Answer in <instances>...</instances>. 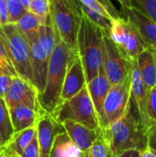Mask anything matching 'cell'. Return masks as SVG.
<instances>
[{"instance_id":"f35d334b","label":"cell","mask_w":156,"mask_h":157,"mask_svg":"<svg viewBox=\"0 0 156 157\" xmlns=\"http://www.w3.org/2000/svg\"><path fill=\"white\" fill-rule=\"evenodd\" d=\"M0 157H6V146H0Z\"/></svg>"},{"instance_id":"60d3db41","label":"cell","mask_w":156,"mask_h":157,"mask_svg":"<svg viewBox=\"0 0 156 157\" xmlns=\"http://www.w3.org/2000/svg\"><path fill=\"white\" fill-rule=\"evenodd\" d=\"M2 145H5V144H3V142H2V140L0 139V146H2Z\"/></svg>"},{"instance_id":"4316f807","label":"cell","mask_w":156,"mask_h":157,"mask_svg":"<svg viewBox=\"0 0 156 157\" xmlns=\"http://www.w3.org/2000/svg\"><path fill=\"white\" fill-rule=\"evenodd\" d=\"M28 10L46 19L51 16V0H31Z\"/></svg>"},{"instance_id":"f546056e","label":"cell","mask_w":156,"mask_h":157,"mask_svg":"<svg viewBox=\"0 0 156 157\" xmlns=\"http://www.w3.org/2000/svg\"><path fill=\"white\" fill-rule=\"evenodd\" d=\"M13 76L5 73L0 74V99L5 101V98L10 88Z\"/></svg>"},{"instance_id":"ac0fdd59","label":"cell","mask_w":156,"mask_h":157,"mask_svg":"<svg viewBox=\"0 0 156 157\" xmlns=\"http://www.w3.org/2000/svg\"><path fill=\"white\" fill-rule=\"evenodd\" d=\"M137 64L142 80L148 92L156 86V63L153 52L146 50L143 51L137 57Z\"/></svg>"},{"instance_id":"277c9868","label":"cell","mask_w":156,"mask_h":157,"mask_svg":"<svg viewBox=\"0 0 156 157\" xmlns=\"http://www.w3.org/2000/svg\"><path fill=\"white\" fill-rule=\"evenodd\" d=\"M58 39L59 37L55 32L50 17L40 26L35 38L29 43L30 47L33 86L38 91L39 96L44 90L49 62Z\"/></svg>"},{"instance_id":"ffe728a7","label":"cell","mask_w":156,"mask_h":157,"mask_svg":"<svg viewBox=\"0 0 156 157\" xmlns=\"http://www.w3.org/2000/svg\"><path fill=\"white\" fill-rule=\"evenodd\" d=\"M82 153L63 132L56 135L50 157H82Z\"/></svg>"},{"instance_id":"d6986e66","label":"cell","mask_w":156,"mask_h":157,"mask_svg":"<svg viewBox=\"0 0 156 157\" xmlns=\"http://www.w3.org/2000/svg\"><path fill=\"white\" fill-rule=\"evenodd\" d=\"M49 17H47L46 19H43L38 17L37 15L33 14L29 10H26L23 13V15L19 17V19L17 21V23L15 24L17 25L21 34L25 37L27 41L29 43L37 35L40 26L44 24Z\"/></svg>"},{"instance_id":"5b68a950","label":"cell","mask_w":156,"mask_h":157,"mask_svg":"<svg viewBox=\"0 0 156 157\" xmlns=\"http://www.w3.org/2000/svg\"><path fill=\"white\" fill-rule=\"evenodd\" d=\"M0 39L17 75L33 85L30 47L15 23L0 24Z\"/></svg>"},{"instance_id":"e575fe53","label":"cell","mask_w":156,"mask_h":157,"mask_svg":"<svg viewBox=\"0 0 156 157\" xmlns=\"http://www.w3.org/2000/svg\"><path fill=\"white\" fill-rule=\"evenodd\" d=\"M141 151L139 150H129L118 155H112V157H140Z\"/></svg>"},{"instance_id":"7402d4cb","label":"cell","mask_w":156,"mask_h":157,"mask_svg":"<svg viewBox=\"0 0 156 157\" xmlns=\"http://www.w3.org/2000/svg\"><path fill=\"white\" fill-rule=\"evenodd\" d=\"M14 134L8 109L3 99H0V139L6 145Z\"/></svg>"},{"instance_id":"d590c367","label":"cell","mask_w":156,"mask_h":157,"mask_svg":"<svg viewBox=\"0 0 156 157\" xmlns=\"http://www.w3.org/2000/svg\"><path fill=\"white\" fill-rule=\"evenodd\" d=\"M116 1H118V2L120 4L121 7H123V8H130V7H132L131 3V0H116Z\"/></svg>"},{"instance_id":"e0dca14e","label":"cell","mask_w":156,"mask_h":157,"mask_svg":"<svg viewBox=\"0 0 156 157\" xmlns=\"http://www.w3.org/2000/svg\"><path fill=\"white\" fill-rule=\"evenodd\" d=\"M40 110L38 111L32 108L24 105H17L9 108L8 113L14 133L35 126Z\"/></svg>"},{"instance_id":"83f0119b","label":"cell","mask_w":156,"mask_h":157,"mask_svg":"<svg viewBox=\"0 0 156 157\" xmlns=\"http://www.w3.org/2000/svg\"><path fill=\"white\" fill-rule=\"evenodd\" d=\"M147 114L152 122L156 121V86L147 93Z\"/></svg>"},{"instance_id":"8d00e7d4","label":"cell","mask_w":156,"mask_h":157,"mask_svg":"<svg viewBox=\"0 0 156 157\" xmlns=\"http://www.w3.org/2000/svg\"><path fill=\"white\" fill-rule=\"evenodd\" d=\"M6 157H20L18 155L13 153V152H9L6 149Z\"/></svg>"},{"instance_id":"7a4b0ae2","label":"cell","mask_w":156,"mask_h":157,"mask_svg":"<svg viewBox=\"0 0 156 157\" xmlns=\"http://www.w3.org/2000/svg\"><path fill=\"white\" fill-rule=\"evenodd\" d=\"M101 131L112 155H118L129 150L142 151L147 145L146 131L132 113L131 103L120 119Z\"/></svg>"},{"instance_id":"cb8c5ba5","label":"cell","mask_w":156,"mask_h":157,"mask_svg":"<svg viewBox=\"0 0 156 157\" xmlns=\"http://www.w3.org/2000/svg\"><path fill=\"white\" fill-rule=\"evenodd\" d=\"M78 1V0H77ZM78 4H79V6H80V8L82 9V11H83V13L93 22V23H95L97 26H98L101 29H103V30H106V31H109V29H110V27H111V19H109V18H108V17H106L105 16H103V15H101V14H99V13H97V11H95V10H93V9H91V8H89V7H87V6H84L83 4H81L79 1H78Z\"/></svg>"},{"instance_id":"9c48e42d","label":"cell","mask_w":156,"mask_h":157,"mask_svg":"<svg viewBox=\"0 0 156 157\" xmlns=\"http://www.w3.org/2000/svg\"><path fill=\"white\" fill-rule=\"evenodd\" d=\"M131 72L126 78L119 84L112 85L104 101V121L105 126L120 119L128 110L131 104Z\"/></svg>"},{"instance_id":"d4e9b609","label":"cell","mask_w":156,"mask_h":157,"mask_svg":"<svg viewBox=\"0 0 156 157\" xmlns=\"http://www.w3.org/2000/svg\"><path fill=\"white\" fill-rule=\"evenodd\" d=\"M132 7L156 23V0H131Z\"/></svg>"},{"instance_id":"8992f818","label":"cell","mask_w":156,"mask_h":157,"mask_svg":"<svg viewBox=\"0 0 156 157\" xmlns=\"http://www.w3.org/2000/svg\"><path fill=\"white\" fill-rule=\"evenodd\" d=\"M82 17L83 11L77 0H51V18L55 32L73 48H76Z\"/></svg>"},{"instance_id":"30bf717a","label":"cell","mask_w":156,"mask_h":157,"mask_svg":"<svg viewBox=\"0 0 156 157\" xmlns=\"http://www.w3.org/2000/svg\"><path fill=\"white\" fill-rule=\"evenodd\" d=\"M120 13L121 17L125 18L131 24L138 36L140 37L144 49L151 52H156L155 22L134 7H121Z\"/></svg>"},{"instance_id":"3957f363","label":"cell","mask_w":156,"mask_h":157,"mask_svg":"<svg viewBox=\"0 0 156 157\" xmlns=\"http://www.w3.org/2000/svg\"><path fill=\"white\" fill-rule=\"evenodd\" d=\"M101 39L102 29L83 13L76 49L85 70L86 83L95 78L103 68Z\"/></svg>"},{"instance_id":"f1b7e54d","label":"cell","mask_w":156,"mask_h":157,"mask_svg":"<svg viewBox=\"0 0 156 157\" xmlns=\"http://www.w3.org/2000/svg\"><path fill=\"white\" fill-rule=\"evenodd\" d=\"M81 4H83L84 6L97 11V13L105 16L106 17L113 20L114 18L111 17V15L109 14V12L108 11V9L101 4V2L99 0H78Z\"/></svg>"},{"instance_id":"7c38bea8","label":"cell","mask_w":156,"mask_h":157,"mask_svg":"<svg viewBox=\"0 0 156 157\" xmlns=\"http://www.w3.org/2000/svg\"><path fill=\"white\" fill-rule=\"evenodd\" d=\"M36 129L40 157H50L56 135L64 132L63 125L58 123L51 114L41 109L38 117Z\"/></svg>"},{"instance_id":"6da1fadb","label":"cell","mask_w":156,"mask_h":157,"mask_svg":"<svg viewBox=\"0 0 156 157\" xmlns=\"http://www.w3.org/2000/svg\"><path fill=\"white\" fill-rule=\"evenodd\" d=\"M76 55H78L76 48L58 39L49 62L44 90L39 96L41 109L50 114H52L59 105L64 77Z\"/></svg>"},{"instance_id":"ab89813d","label":"cell","mask_w":156,"mask_h":157,"mask_svg":"<svg viewBox=\"0 0 156 157\" xmlns=\"http://www.w3.org/2000/svg\"><path fill=\"white\" fill-rule=\"evenodd\" d=\"M153 54H154V61H155V63H156V52H153Z\"/></svg>"},{"instance_id":"9a60e30c","label":"cell","mask_w":156,"mask_h":157,"mask_svg":"<svg viewBox=\"0 0 156 157\" xmlns=\"http://www.w3.org/2000/svg\"><path fill=\"white\" fill-rule=\"evenodd\" d=\"M110 86H111V84L108 81L105 74L104 68L100 70V72L95 78H93L91 81L86 83V87H87L89 96L92 99L95 109L97 111L101 130L104 129V126H105L104 111H103L104 101L106 99V97L108 95V92Z\"/></svg>"},{"instance_id":"ba28073f","label":"cell","mask_w":156,"mask_h":157,"mask_svg":"<svg viewBox=\"0 0 156 157\" xmlns=\"http://www.w3.org/2000/svg\"><path fill=\"white\" fill-rule=\"evenodd\" d=\"M102 61L105 74L111 86L123 81L130 74L131 62L112 41L108 32L102 29Z\"/></svg>"},{"instance_id":"4fadbf2b","label":"cell","mask_w":156,"mask_h":157,"mask_svg":"<svg viewBox=\"0 0 156 157\" xmlns=\"http://www.w3.org/2000/svg\"><path fill=\"white\" fill-rule=\"evenodd\" d=\"M147 93L148 92L141 77L136 59L131 62V99L138 113V121L145 131L152 123L147 114Z\"/></svg>"},{"instance_id":"74e56055","label":"cell","mask_w":156,"mask_h":157,"mask_svg":"<svg viewBox=\"0 0 156 157\" xmlns=\"http://www.w3.org/2000/svg\"><path fill=\"white\" fill-rule=\"evenodd\" d=\"M20 1L22 2V4H23V6H25V8L28 10V9H29V5H30L31 0H20Z\"/></svg>"},{"instance_id":"836d02e7","label":"cell","mask_w":156,"mask_h":157,"mask_svg":"<svg viewBox=\"0 0 156 157\" xmlns=\"http://www.w3.org/2000/svg\"><path fill=\"white\" fill-rule=\"evenodd\" d=\"M140 157H156V151L149 145H146L144 149L141 151Z\"/></svg>"},{"instance_id":"603a6c76","label":"cell","mask_w":156,"mask_h":157,"mask_svg":"<svg viewBox=\"0 0 156 157\" xmlns=\"http://www.w3.org/2000/svg\"><path fill=\"white\" fill-rule=\"evenodd\" d=\"M82 157H112L110 148L102 131L93 144L82 153Z\"/></svg>"},{"instance_id":"1f68e13d","label":"cell","mask_w":156,"mask_h":157,"mask_svg":"<svg viewBox=\"0 0 156 157\" xmlns=\"http://www.w3.org/2000/svg\"><path fill=\"white\" fill-rule=\"evenodd\" d=\"M147 145L156 151V121H153L146 130Z\"/></svg>"},{"instance_id":"52a82bcc","label":"cell","mask_w":156,"mask_h":157,"mask_svg":"<svg viewBox=\"0 0 156 157\" xmlns=\"http://www.w3.org/2000/svg\"><path fill=\"white\" fill-rule=\"evenodd\" d=\"M51 115L60 124L65 121H72L89 129L101 131L99 120L86 86L69 100L59 103Z\"/></svg>"},{"instance_id":"484cf974","label":"cell","mask_w":156,"mask_h":157,"mask_svg":"<svg viewBox=\"0 0 156 157\" xmlns=\"http://www.w3.org/2000/svg\"><path fill=\"white\" fill-rule=\"evenodd\" d=\"M8 13V23H17L27 10L20 0H5Z\"/></svg>"},{"instance_id":"b9f144b4","label":"cell","mask_w":156,"mask_h":157,"mask_svg":"<svg viewBox=\"0 0 156 157\" xmlns=\"http://www.w3.org/2000/svg\"><path fill=\"white\" fill-rule=\"evenodd\" d=\"M1 73H4V72H3V71H1V70H0V74H1ZM5 74H6V73H5Z\"/></svg>"},{"instance_id":"5bb4252c","label":"cell","mask_w":156,"mask_h":157,"mask_svg":"<svg viewBox=\"0 0 156 157\" xmlns=\"http://www.w3.org/2000/svg\"><path fill=\"white\" fill-rule=\"evenodd\" d=\"M86 86V79L85 70L79 55H76L68 67L66 75L64 77L59 103L69 100L77 93H79Z\"/></svg>"},{"instance_id":"2e32d148","label":"cell","mask_w":156,"mask_h":157,"mask_svg":"<svg viewBox=\"0 0 156 157\" xmlns=\"http://www.w3.org/2000/svg\"><path fill=\"white\" fill-rule=\"evenodd\" d=\"M63 128L70 140L82 151H86L97 139L101 131H96L86 126L72 121H65L62 123Z\"/></svg>"},{"instance_id":"44dd1931","label":"cell","mask_w":156,"mask_h":157,"mask_svg":"<svg viewBox=\"0 0 156 157\" xmlns=\"http://www.w3.org/2000/svg\"><path fill=\"white\" fill-rule=\"evenodd\" d=\"M37 133L36 125L28 129H25L21 132H15L8 143L5 145L6 149L9 152H13L18 155H20L26 147L30 144L33 140L34 136Z\"/></svg>"},{"instance_id":"8fae6325","label":"cell","mask_w":156,"mask_h":157,"mask_svg":"<svg viewBox=\"0 0 156 157\" xmlns=\"http://www.w3.org/2000/svg\"><path fill=\"white\" fill-rule=\"evenodd\" d=\"M5 103L7 109L24 105L38 111L41 109L39 102V94L35 86L17 75L13 76L10 88L5 98Z\"/></svg>"},{"instance_id":"d6a6232c","label":"cell","mask_w":156,"mask_h":157,"mask_svg":"<svg viewBox=\"0 0 156 157\" xmlns=\"http://www.w3.org/2000/svg\"><path fill=\"white\" fill-rule=\"evenodd\" d=\"M8 23V13L6 8V4L5 0H0V24H7Z\"/></svg>"},{"instance_id":"4dcf8cb0","label":"cell","mask_w":156,"mask_h":157,"mask_svg":"<svg viewBox=\"0 0 156 157\" xmlns=\"http://www.w3.org/2000/svg\"><path fill=\"white\" fill-rule=\"evenodd\" d=\"M20 157H40V149H39V143L37 138V133L34 136L33 140L30 144L26 147L23 153L19 155Z\"/></svg>"}]
</instances>
